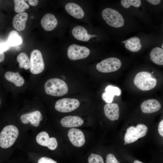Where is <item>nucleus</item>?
<instances>
[{"instance_id": "f257e3e1", "label": "nucleus", "mask_w": 163, "mask_h": 163, "mask_svg": "<svg viewBox=\"0 0 163 163\" xmlns=\"http://www.w3.org/2000/svg\"><path fill=\"white\" fill-rule=\"evenodd\" d=\"M46 93L54 96H61L67 93L68 88L66 83L63 80L58 78L49 79L44 85Z\"/></svg>"}, {"instance_id": "f03ea898", "label": "nucleus", "mask_w": 163, "mask_h": 163, "mask_svg": "<svg viewBox=\"0 0 163 163\" xmlns=\"http://www.w3.org/2000/svg\"><path fill=\"white\" fill-rule=\"evenodd\" d=\"M157 83L156 79L150 73L141 72L137 73L134 78V83L139 89L146 91L154 88Z\"/></svg>"}, {"instance_id": "7ed1b4c3", "label": "nucleus", "mask_w": 163, "mask_h": 163, "mask_svg": "<svg viewBox=\"0 0 163 163\" xmlns=\"http://www.w3.org/2000/svg\"><path fill=\"white\" fill-rule=\"evenodd\" d=\"M19 134L17 127L8 125L4 127L0 133V146L4 149L10 147L14 143Z\"/></svg>"}, {"instance_id": "20e7f679", "label": "nucleus", "mask_w": 163, "mask_h": 163, "mask_svg": "<svg viewBox=\"0 0 163 163\" xmlns=\"http://www.w3.org/2000/svg\"><path fill=\"white\" fill-rule=\"evenodd\" d=\"M103 19L109 26L119 28L124 23V19L121 14L117 10L110 8L104 9L101 13Z\"/></svg>"}, {"instance_id": "39448f33", "label": "nucleus", "mask_w": 163, "mask_h": 163, "mask_svg": "<svg viewBox=\"0 0 163 163\" xmlns=\"http://www.w3.org/2000/svg\"><path fill=\"white\" fill-rule=\"evenodd\" d=\"M147 131V126L143 124H139L136 126L129 127L127 129L124 136V145L134 142L139 138L145 136Z\"/></svg>"}, {"instance_id": "423d86ee", "label": "nucleus", "mask_w": 163, "mask_h": 163, "mask_svg": "<svg viewBox=\"0 0 163 163\" xmlns=\"http://www.w3.org/2000/svg\"><path fill=\"white\" fill-rule=\"evenodd\" d=\"M121 65V61L119 59L110 57L98 63L96 66V68L101 72L109 73L117 71Z\"/></svg>"}, {"instance_id": "0eeeda50", "label": "nucleus", "mask_w": 163, "mask_h": 163, "mask_svg": "<svg viewBox=\"0 0 163 163\" xmlns=\"http://www.w3.org/2000/svg\"><path fill=\"white\" fill-rule=\"evenodd\" d=\"M30 61V71L34 74L42 72L44 69V63L42 54L38 50L35 49L31 52Z\"/></svg>"}, {"instance_id": "6e6552de", "label": "nucleus", "mask_w": 163, "mask_h": 163, "mask_svg": "<svg viewBox=\"0 0 163 163\" xmlns=\"http://www.w3.org/2000/svg\"><path fill=\"white\" fill-rule=\"evenodd\" d=\"M79 105L80 103L78 100L65 98L58 100L55 103V107L59 112L68 113L75 110Z\"/></svg>"}, {"instance_id": "1a4fd4ad", "label": "nucleus", "mask_w": 163, "mask_h": 163, "mask_svg": "<svg viewBox=\"0 0 163 163\" xmlns=\"http://www.w3.org/2000/svg\"><path fill=\"white\" fill-rule=\"evenodd\" d=\"M90 50L86 47L72 44L67 50V56L71 60H75L87 57L89 55Z\"/></svg>"}, {"instance_id": "9d476101", "label": "nucleus", "mask_w": 163, "mask_h": 163, "mask_svg": "<svg viewBox=\"0 0 163 163\" xmlns=\"http://www.w3.org/2000/svg\"><path fill=\"white\" fill-rule=\"evenodd\" d=\"M36 140L39 145L47 147L51 150H54L58 145L56 139L54 137L50 138L48 133L45 131L40 133L37 136Z\"/></svg>"}, {"instance_id": "9b49d317", "label": "nucleus", "mask_w": 163, "mask_h": 163, "mask_svg": "<svg viewBox=\"0 0 163 163\" xmlns=\"http://www.w3.org/2000/svg\"><path fill=\"white\" fill-rule=\"evenodd\" d=\"M68 136L71 142L75 146L80 147L85 143L84 134L79 129L74 128L70 129L68 131Z\"/></svg>"}, {"instance_id": "f8f14e48", "label": "nucleus", "mask_w": 163, "mask_h": 163, "mask_svg": "<svg viewBox=\"0 0 163 163\" xmlns=\"http://www.w3.org/2000/svg\"><path fill=\"white\" fill-rule=\"evenodd\" d=\"M42 118L41 113L38 110L23 114L20 117L21 120L23 123L26 124L30 122L31 125L36 127L39 126Z\"/></svg>"}, {"instance_id": "ddd939ff", "label": "nucleus", "mask_w": 163, "mask_h": 163, "mask_svg": "<svg viewBox=\"0 0 163 163\" xmlns=\"http://www.w3.org/2000/svg\"><path fill=\"white\" fill-rule=\"evenodd\" d=\"M161 107L160 103L158 100L150 99L143 102L141 104L140 108L143 113H150L158 111Z\"/></svg>"}, {"instance_id": "4468645a", "label": "nucleus", "mask_w": 163, "mask_h": 163, "mask_svg": "<svg viewBox=\"0 0 163 163\" xmlns=\"http://www.w3.org/2000/svg\"><path fill=\"white\" fill-rule=\"evenodd\" d=\"M106 116L110 120L114 121L118 120L119 117V109L116 103H108L104 107Z\"/></svg>"}, {"instance_id": "2eb2a0df", "label": "nucleus", "mask_w": 163, "mask_h": 163, "mask_svg": "<svg viewBox=\"0 0 163 163\" xmlns=\"http://www.w3.org/2000/svg\"><path fill=\"white\" fill-rule=\"evenodd\" d=\"M40 23L42 27L45 30L50 31L56 27L57 21L53 14L51 13H47L42 18Z\"/></svg>"}, {"instance_id": "dca6fc26", "label": "nucleus", "mask_w": 163, "mask_h": 163, "mask_svg": "<svg viewBox=\"0 0 163 163\" xmlns=\"http://www.w3.org/2000/svg\"><path fill=\"white\" fill-rule=\"evenodd\" d=\"M61 125L65 127H75L82 126L84 123L83 119L77 116H69L63 118L60 121Z\"/></svg>"}, {"instance_id": "f3484780", "label": "nucleus", "mask_w": 163, "mask_h": 163, "mask_svg": "<svg viewBox=\"0 0 163 163\" xmlns=\"http://www.w3.org/2000/svg\"><path fill=\"white\" fill-rule=\"evenodd\" d=\"M72 34L76 39L83 41H87L92 37L97 36L95 35H91L88 33L86 29L81 26H77L72 29Z\"/></svg>"}, {"instance_id": "a211bd4d", "label": "nucleus", "mask_w": 163, "mask_h": 163, "mask_svg": "<svg viewBox=\"0 0 163 163\" xmlns=\"http://www.w3.org/2000/svg\"><path fill=\"white\" fill-rule=\"evenodd\" d=\"M105 92L102 96V99L107 103H111L114 96H120L121 94V89L118 87L111 85L107 86L105 89Z\"/></svg>"}, {"instance_id": "6ab92c4d", "label": "nucleus", "mask_w": 163, "mask_h": 163, "mask_svg": "<svg viewBox=\"0 0 163 163\" xmlns=\"http://www.w3.org/2000/svg\"><path fill=\"white\" fill-rule=\"evenodd\" d=\"M28 17L27 14L25 12L19 13L16 15L13 20V27L18 31L24 30L25 27Z\"/></svg>"}, {"instance_id": "aec40b11", "label": "nucleus", "mask_w": 163, "mask_h": 163, "mask_svg": "<svg viewBox=\"0 0 163 163\" xmlns=\"http://www.w3.org/2000/svg\"><path fill=\"white\" fill-rule=\"evenodd\" d=\"M65 8L70 15L77 19H81L84 16L83 10L80 6L76 4L69 3L66 5Z\"/></svg>"}, {"instance_id": "412c9836", "label": "nucleus", "mask_w": 163, "mask_h": 163, "mask_svg": "<svg viewBox=\"0 0 163 163\" xmlns=\"http://www.w3.org/2000/svg\"><path fill=\"white\" fill-rule=\"evenodd\" d=\"M122 42L125 43L127 49L132 52L138 51L142 47L140 40L137 37H132Z\"/></svg>"}, {"instance_id": "4be33fe9", "label": "nucleus", "mask_w": 163, "mask_h": 163, "mask_svg": "<svg viewBox=\"0 0 163 163\" xmlns=\"http://www.w3.org/2000/svg\"><path fill=\"white\" fill-rule=\"evenodd\" d=\"M4 76L7 80L13 83L18 87L21 86L24 82V78L18 72H14L8 71L6 72Z\"/></svg>"}, {"instance_id": "5701e85b", "label": "nucleus", "mask_w": 163, "mask_h": 163, "mask_svg": "<svg viewBox=\"0 0 163 163\" xmlns=\"http://www.w3.org/2000/svg\"><path fill=\"white\" fill-rule=\"evenodd\" d=\"M151 60L159 65H163V49L159 47L153 48L150 53Z\"/></svg>"}, {"instance_id": "b1692460", "label": "nucleus", "mask_w": 163, "mask_h": 163, "mask_svg": "<svg viewBox=\"0 0 163 163\" xmlns=\"http://www.w3.org/2000/svg\"><path fill=\"white\" fill-rule=\"evenodd\" d=\"M7 42L9 46H16L21 44L22 40L18 33L13 30L9 34Z\"/></svg>"}, {"instance_id": "393cba45", "label": "nucleus", "mask_w": 163, "mask_h": 163, "mask_svg": "<svg viewBox=\"0 0 163 163\" xmlns=\"http://www.w3.org/2000/svg\"><path fill=\"white\" fill-rule=\"evenodd\" d=\"M17 60L19 63L20 68H24L25 69H30V61L27 54L25 53H21L17 58Z\"/></svg>"}, {"instance_id": "a878e982", "label": "nucleus", "mask_w": 163, "mask_h": 163, "mask_svg": "<svg viewBox=\"0 0 163 163\" xmlns=\"http://www.w3.org/2000/svg\"><path fill=\"white\" fill-rule=\"evenodd\" d=\"M15 11L17 13L24 12L25 9H28L29 5L23 0H14Z\"/></svg>"}, {"instance_id": "bb28decb", "label": "nucleus", "mask_w": 163, "mask_h": 163, "mask_svg": "<svg viewBox=\"0 0 163 163\" xmlns=\"http://www.w3.org/2000/svg\"><path fill=\"white\" fill-rule=\"evenodd\" d=\"M121 4L125 8H129L131 6L139 7L141 5V1L140 0H121Z\"/></svg>"}, {"instance_id": "cd10ccee", "label": "nucleus", "mask_w": 163, "mask_h": 163, "mask_svg": "<svg viewBox=\"0 0 163 163\" xmlns=\"http://www.w3.org/2000/svg\"><path fill=\"white\" fill-rule=\"evenodd\" d=\"M88 163H104L103 159L101 156L92 153L88 158Z\"/></svg>"}, {"instance_id": "c85d7f7f", "label": "nucleus", "mask_w": 163, "mask_h": 163, "mask_svg": "<svg viewBox=\"0 0 163 163\" xmlns=\"http://www.w3.org/2000/svg\"><path fill=\"white\" fill-rule=\"evenodd\" d=\"M106 163H120L114 156V155L112 154H108L106 158Z\"/></svg>"}, {"instance_id": "c756f323", "label": "nucleus", "mask_w": 163, "mask_h": 163, "mask_svg": "<svg viewBox=\"0 0 163 163\" xmlns=\"http://www.w3.org/2000/svg\"><path fill=\"white\" fill-rule=\"evenodd\" d=\"M37 163H57L53 159L46 157H42L40 158Z\"/></svg>"}, {"instance_id": "7c9ffc66", "label": "nucleus", "mask_w": 163, "mask_h": 163, "mask_svg": "<svg viewBox=\"0 0 163 163\" xmlns=\"http://www.w3.org/2000/svg\"><path fill=\"white\" fill-rule=\"evenodd\" d=\"M9 46L7 42L0 43V53L7 50L9 48Z\"/></svg>"}, {"instance_id": "2f4dec72", "label": "nucleus", "mask_w": 163, "mask_h": 163, "mask_svg": "<svg viewBox=\"0 0 163 163\" xmlns=\"http://www.w3.org/2000/svg\"><path fill=\"white\" fill-rule=\"evenodd\" d=\"M158 133L163 137V119L159 122L158 128Z\"/></svg>"}, {"instance_id": "473e14b6", "label": "nucleus", "mask_w": 163, "mask_h": 163, "mask_svg": "<svg viewBox=\"0 0 163 163\" xmlns=\"http://www.w3.org/2000/svg\"><path fill=\"white\" fill-rule=\"evenodd\" d=\"M28 1V4L33 6L37 5L38 2V0H29Z\"/></svg>"}, {"instance_id": "72a5a7b5", "label": "nucleus", "mask_w": 163, "mask_h": 163, "mask_svg": "<svg viewBox=\"0 0 163 163\" xmlns=\"http://www.w3.org/2000/svg\"><path fill=\"white\" fill-rule=\"evenodd\" d=\"M147 1L153 5H157L160 3L161 0H147Z\"/></svg>"}, {"instance_id": "f704fd0d", "label": "nucleus", "mask_w": 163, "mask_h": 163, "mask_svg": "<svg viewBox=\"0 0 163 163\" xmlns=\"http://www.w3.org/2000/svg\"><path fill=\"white\" fill-rule=\"evenodd\" d=\"M5 55L4 52L1 53L0 54V62H2L4 60Z\"/></svg>"}, {"instance_id": "c9c22d12", "label": "nucleus", "mask_w": 163, "mask_h": 163, "mask_svg": "<svg viewBox=\"0 0 163 163\" xmlns=\"http://www.w3.org/2000/svg\"><path fill=\"white\" fill-rule=\"evenodd\" d=\"M133 163H143L139 161L138 160H135L134 161Z\"/></svg>"}, {"instance_id": "e433bc0d", "label": "nucleus", "mask_w": 163, "mask_h": 163, "mask_svg": "<svg viewBox=\"0 0 163 163\" xmlns=\"http://www.w3.org/2000/svg\"><path fill=\"white\" fill-rule=\"evenodd\" d=\"M16 46V50L18 51L20 50L21 49L20 47L19 46Z\"/></svg>"}, {"instance_id": "4c0bfd02", "label": "nucleus", "mask_w": 163, "mask_h": 163, "mask_svg": "<svg viewBox=\"0 0 163 163\" xmlns=\"http://www.w3.org/2000/svg\"><path fill=\"white\" fill-rule=\"evenodd\" d=\"M162 48L163 49V43H162V46H161Z\"/></svg>"}]
</instances>
